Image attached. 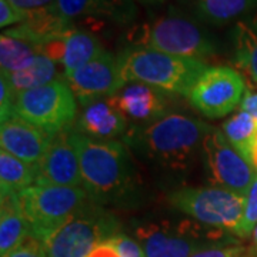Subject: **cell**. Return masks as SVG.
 <instances>
[{
  "label": "cell",
  "mask_w": 257,
  "mask_h": 257,
  "mask_svg": "<svg viewBox=\"0 0 257 257\" xmlns=\"http://www.w3.org/2000/svg\"><path fill=\"white\" fill-rule=\"evenodd\" d=\"M79 155L83 187L93 202L127 207L140 197V179L128 146L119 140H100L70 128Z\"/></svg>",
  "instance_id": "obj_1"
},
{
  "label": "cell",
  "mask_w": 257,
  "mask_h": 257,
  "mask_svg": "<svg viewBox=\"0 0 257 257\" xmlns=\"http://www.w3.org/2000/svg\"><path fill=\"white\" fill-rule=\"evenodd\" d=\"M207 123L177 111L143 126H130L123 143L166 172H187L200 156L204 138L211 132Z\"/></svg>",
  "instance_id": "obj_2"
},
{
  "label": "cell",
  "mask_w": 257,
  "mask_h": 257,
  "mask_svg": "<svg viewBox=\"0 0 257 257\" xmlns=\"http://www.w3.org/2000/svg\"><path fill=\"white\" fill-rule=\"evenodd\" d=\"M117 57L124 84L145 83L179 96H189L194 83L209 67L206 62L145 47H127Z\"/></svg>",
  "instance_id": "obj_3"
},
{
  "label": "cell",
  "mask_w": 257,
  "mask_h": 257,
  "mask_svg": "<svg viewBox=\"0 0 257 257\" xmlns=\"http://www.w3.org/2000/svg\"><path fill=\"white\" fill-rule=\"evenodd\" d=\"M127 40L128 47H145L200 62L217 52L210 35L197 22L179 12H169L133 28L127 33Z\"/></svg>",
  "instance_id": "obj_4"
},
{
  "label": "cell",
  "mask_w": 257,
  "mask_h": 257,
  "mask_svg": "<svg viewBox=\"0 0 257 257\" xmlns=\"http://www.w3.org/2000/svg\"><path fill=\"white\" fill-rule=\"evenodd\" d=\"M145 257H192L199 250L236 243L227 231L203 226L196 220H149L135 230Z\"/></svg>",
  "instance_id": "obj_5"
},
{
  "label": "cell",
  "mask_w": 257,
  "mask_h": 257,
  "mask_svg": "<svg viewBox=\"0 0 257 257\" xmlns=\"http://www.w3.org/2000/svg\"><path fill=\"white\" fill-rule=\"evenodd\" d=\"M32 236L45 243L56 230L93 202L84 187L30 186L18 194Z\"/></svg>",
  "instance_id": "obj_6"
},
{
  "label": "cell",
  "mask_w": 257,
  "mask_h": 257,
  "mask_svg": "<svg viewBox=\"0 0 257 257\" xmlns=\"http://www.w3.org/2000/svg\"><path fill=\"white\" fill-rule=\"evenodd\" d=\"M167 203L203 226L234 236L244 211V197L214 186L176 189L167 194Z\"/></svg>",
  "instance_id": "obj_7"
},
{
  "label": "cell",
  "mask_w": 257,
  "mask_h": 257,
  "mask_svg": "<svg viewBox=\"0 0 257 257\" xmlns=\"http://www.w3.org/2000/svg\"><path fill=\"white\" fill-rule=\"evenodd\" d=\"M120 233L117 217L92 202L43 243L49 257H86L96 244Z\"/></svg>",
  "instance_id": "obj_8"
},
{
  "label": "cell",
  "mask_w": 257,
  "mask_h": 257,
  "mask_svg": "<svg viewBox=\"0 0 257 257\" xmlns=\"http://www.w3.org/2000/svg\"><path fill=\"white\" fill-rule=\"evenodd\" d=\"M13 113L53 138L76 121L77 99L66 80H55L16 94Z\"/></svg>",
  "instance_id": "obj_9"
},
{
  "label": "cell",
  "mask_w": 257,
  "mask_h": 257,
  "mask_svg": "<svg viewBox=\"0 0 257 257\" xmlns=\"http://www.w3.org/2000/svg\"><path fill=\"white\" fill-rule=\"evenodd\" d=\"M203 165L210 186L246 197L257 176L254 166L227 142L223 132L211 128L202 146Z\"/></svg>",
  "instance_id": "obj_10"
},
{
  "label": "cell",
  "mask_w": 257,
  "mask_h": 257,
  "mask_svg": "<svg viewBox=\"0 0 257 257\" xmlns=\"http://www.w3.org/2000/svg\"><path fill=\"white\" fill-rule=\"evenodd\" d=\"M247 82L229 66L207 67L194 83L187 99L192 107L209 119H220L240 107Z\"/></svg>",
  "instance_id": "obj_11"
},
{
  "label": "cell",
  "mask_w": 257,
  "mask_h": 257,
  "mask_svg": "<svg viewBox=\"0 0 257 257\" xmlns=\"http://www.w3.org/2000/svg\"><path fill=\"white\" fill-rule=\"evenodd\" d=\"M80 104L114 96L124 86L119 57L103 52L99 57L64 77Z\"/></svg>",
  "instance_id": "obj_12"
},
{
  "label": "cell",
  "mask_w": 257,
  "mask_h": 257,
  "mask_svg": "<svg viewBox=\"0 0 257 257\" xmlns=\"http://www.w3.org/2000/svg\"><path fill=\"white\" fill-rule=\"evenodd\" d=\"M36 186L83 187L79 155L70 140V128L56 135L37 166Z\"/></svg>",
  "instance_id": "obj_13"
},
{
  "label": "cell",
  "mask_w": 257,
  "mask_h": 257,
  "mask_svg": "<svg viewBox=\"0 0 257 257\" xmlns=\"http://www.w3.org/2000/svg\"><path fill=\"white\" fill-rule=\"evenodd\" d=\"M111 97L127 121H133L132 126H143L169 113L166 93L145 83H127Z\"/></svg>",
  "instance_id": "obj_14"
},
{
  "label": "cell",
  "mask_w": 257,
  "mask_h": 257,
  "mask_svg": "<svg viewBox=\"0 0 257 257\" xmlns=\"http://www.w3.org/2000/svg\"><path fill=\"white\" fill-rule=\"evenodd\" d=\"M52 136L19 116H12L0 124V146L10 155L30 165L39 166L50 146Z\"/></svg>",
  "instance_id": "obj_15"
},
{
  "label": "cell",
  "mask_w": 257,
  "mask_h": 257,
  "mask_svg": "<svg viewBox=\"0 0 257 257\" xmlns=\"http://www.w3.org/2000/svg\"><path fill=\"white\" fill-rule=\"evenodd\" d=\"M127 119L114 104L113 97L97 99L83 104L73 130L100 140H116L128 130Z\"/></svg>",
  "instance_id": "obj_16"
},
{
  "label": "cell",
  "mask_w": 257,
  "mask_h": 257,
  "mask_svg": "<svg viewBox=\"0 0 257 257\" xmlns=\"http://www.w3.org/2000/svg\"><path fill=\"white\" fill-rule=\"evenodd\" d=\"M57 10L66 20L93 18L127 25L136 18L133 0H57Z\"/></svg>",
  "instance_id": "obj_17"
},
{
  "label": "cell",
  "mask_w": 257,
  "mask_h": 257,
  "mask_svg": "<svg viewBox=\"0 0 257 257\" xmlns=\"http://www.w3.org/2000/svg\"><path fill=\"white\" fill-rule=\"evenodd\" d=\"M233 62L248 83L257 89V10L236 22L231 29Z\"/></svg>",
  "instance_id": "obj_18"
},
{
  "label": "cell",
  "mask_w": 257,
  "mask_h": 257,
  "mask_svg": "<svg viewBox=\"0 0 257 257\" xmlns=\"http://www.w3.org/2000/svg\"><path fill=\"white\" fill-rule=\"evenodd\" d=\"M32 236L30 226L20 210L18 194L0 197V257H8Z\"/></svg>",
  "instance_id": "obj_19"
},
{
  "label": "cell",
  "mask_w": 257,
  "mask_h": 257,
  "mask_svg": "<svg viewBox=\"0 0 257 257\" xmlns=\"http://www.w3.org/2000/svg\"><path fill=\"white\" fill-rule=\"evenodd\" d=\"M103 52L106 50L103 49L97 37L73 26L64 36V56L62 62L64 77L94 60Z\"/></svg>",
  "instance_id": "obj_20"
},
{
  "label": "cell",
  "mask_w": 257,
  "mask_h": 257,
  "mask_svg": "<svg viewBox=\"0 0 257 257\" xmlns=\"http://www.w3.org/2000/svg\"><path fill=\"white\" fill-rule=\"evenodd\" d=\"M37 166L0 150V194H19L36 183Z\"/></svg>",
  "instance_id": "obj_21"
},
{
  "label": "cell",
  "mask_w": 257,
  "mask_h": 257,
  "mask_svg": "<svg viewBox=\"0 0 257 257\" xmlns=\"http://www.w3.org/2000/svg\"><path fill=\"white\" fill-rule=\"evenodd\" d=\"M257 10V0H196V12L203 22L223 26Z\"/></svg>",
  "instance_id": "obj_22"
},
{
  "label": "cell",
  "mask_w": 257,
  "mask_h": 257,
  "mask_svg": "<svg viewBox=\"0 0 257 257\" xmlns=\"http://www.w3.org/2000/svg\"><path fill=\"white\" fill-rule=\"evenodd\" d=\"M57 63L50 60L49 57L43 55H37L32 63L26 66L25 69L19 70L16 73H12L6 77V80L12 86L13 92L19 94L26 90H32L40 86H45L49 83L59 80L57 77Z\"/></svg>",
  "instance_id": "obj_23"
},
{
  "label": "cell",
  "mask_w": 257,
  "mask_h": 257,
  "mask_svg": "<svg viewBox=\"0 0 257 257\" xmlns=\"http://www.w3.org/2000/svg\"><path fill=\"white\" fill-rule=\"evenodd\" d=\"M40 55V49L26 40L2 33L0 36V67L2 74L9 76L25 69Z\"/></svg>",
  "instance_id": "obj_24"
},
{
  "label": "cell",
  "mask_w": 257,
  "mask_h": 257,
  "mask_svg": "<svg viewBox=\"0 0 257 257\" xmlns=\"http://www.w3.org/2000/svg\"><path fill=\"white\" fill-rule=\"evenodd\" d=\"M220 130L230 145L250 162V146L257 130L256 120L246 111L239 110L221 124Z\"/></svg>",
  "instance_id": "obj_25"
},
{
  "label": "cell",
  "mask_w": 257,
  "mask_h": 257,
  "mask_svg": "<svg viewBox=\"0 0 257 257\" xmlns=\"http://www.w3.org/2000/svg\"><path fill=\"white\" fill-rule=\"evenodd\" d=\"M257 226V176L251 184V189L244 197V211L236 236L240 239H247L253 234Z\"/></svg>",
  "instance_id": "obj_26"
},
{
  "label": "cell",
  "mask_w": 257,
  "mask_h": 257,
  "mask_svg": "<svg viewBox=\"0 0 257 257\" xmlns=\"http://www.w3.org/2000/svg\"><path fill=\"white\" fill-rule=\"evenodd\" d=\"M192 257H254L251 254L250 248L244 247L236 243H223V244H216L211 247L199 250L194 253Z\"/></svg>",
  "instance_id": "obj_27"
},
{
  "label": "cell",
  "mask_w": 257,
  "mask_h": 257,
  "mask_svg": "<svg viewBox=\"0 0 257 257\" xmlns=\"http://www.w3.org/2000/svg\"><path fill=\"white\" fill-rule=\"evenodd\" d=\"M15 100H16V93L13 92L12 86L6 80V77L2 76L0 79V120L5 121L12 116H15Z\"/></svg>",
  "instance_id": "obj_28"
},
{
  "label": "cell",
  "mask_w": 257,
  "mask_h": 257,
  "mask_svg": "<svg viewBox=\"0 0 257 257\" xmlns=\"http://www.w3.org/2000/svg\"><path fill=\"white\" fill-rule=\"evenodd\" d=\"M113 240L119 248L121 257H145L143 248L135 237H130L128 234L120 231L113 236Z\"/></svg>",
  "instance_id": "obj_29"
},
{
  "label": "cell",
  "mask_w": 257,
  "mask_h": 257,
  "mask_svg": "<svg viewBox=\"0 0 257 257\" xmlns=\"http://www.w3.org/2000/svg\"><path fill=\"white\" fill-rule=\"evenodd\" d=\"M9 2L25 15V18L29 15H35L57 6V0H9Z\"/></svg>",
  "instance_id": "obj_30"
},
{
  "label": "cell",
  "mask_w": 257,
  "mask_h": 257,
  "mask_svg": "<svg viewBox=\"0 0 257 257\" xmlns=\"http://www.w3.org/2000/svg\"><path fill=\"white\" fill-rule=\"evenodd\" d=\"M8 257H49L45 244L30 236L22 246L13 250Z\"/></svg>",
  "instance_id": "obj_31"
},
{
  "label": "cell",
  "mask_w": 257,
  "mask_h": 257,
  "mask_svg": "<svg viewBox=\"0 0 257 257\" xmlns=\"http://www.w3.org/2000/svg\"><path fill=\"white\" fill-rule=\"evenodd\" d=\"M25 20V15L16 9L9 0H0V26L9 28L13 25H20Z\"/></svg>",
  "instance_id": "obj_32"
},
{
  "label": "cell",
  "mask_w": 257,
  "mask_h": 257,
  "mask_svg": "<svg viewBox=\"0 0 257 257\" xmlns=\"http://www.w3.org/2000/svg\"><path fill=\"white\" fill-rule=\"evenodd\" d=\"M86 257H121V254L113 237H109L100 241L99 244H96Z\"/></svg>",
  "instance_id": "obj_33"
},
{
  "label": "cell",
  "mask_w": 257,
  "mask_h": 257,
  "mask_svg": "<svg viewBox=\"0 0 257 257\" xmlns=\"http://www.w3.org/2000/svg\"><path fill=\"white\" fill-rule=\"evenodd\" d=\"M240 110L248 113L257 121V89L247 86V90L240 104Z\"/></svg>",
  "instance_id": "obj_34"
},
{
  "label": "cell",
  "mask_w": 257,
  "mask_h": 257,
  "mask_svg": "<svg viewBox=\"0 0 257 257\" xmlns=\"http://www.w3.org/2000/svg\"><path fill=\"white\" fill-rule=\"evenodd\" d=\"M250 162L257 170V130L253 136V140H251V146H250Z\"/></svg>",
  "instance_id": "obj_35"
},
{
  "label": "cell",
  "mask_w": 257,
  "mask_h": 257,
  "mask_svg": "<svg viewBox=\"0 0 257 257\" xmlns=\"http://www.w3.org/2000/svg\"><path fill=\"white\" fill-rule=\"evenodd\" d=\"M250 251H251V254L254 257H257V226L254 231H253V234H251V246H250Z\"/></svg>",
  "instance_id": "obj_36"
},
{
  "label": "cell",
  "mask_w": 257,
  "mask_h": 257,
  "mask_svg": "<svg viewBox=\"0 0 257 257\" xmlns=\"http://www.w3.org/2000/svg\"><path fill=\"white\" fill-rule=\"evenodd\" d=\"M142 3H147V5H156V3H162L163 0H140Z\"/></svg>",
  "instance_id": "obj_37"
}]
</instances>
